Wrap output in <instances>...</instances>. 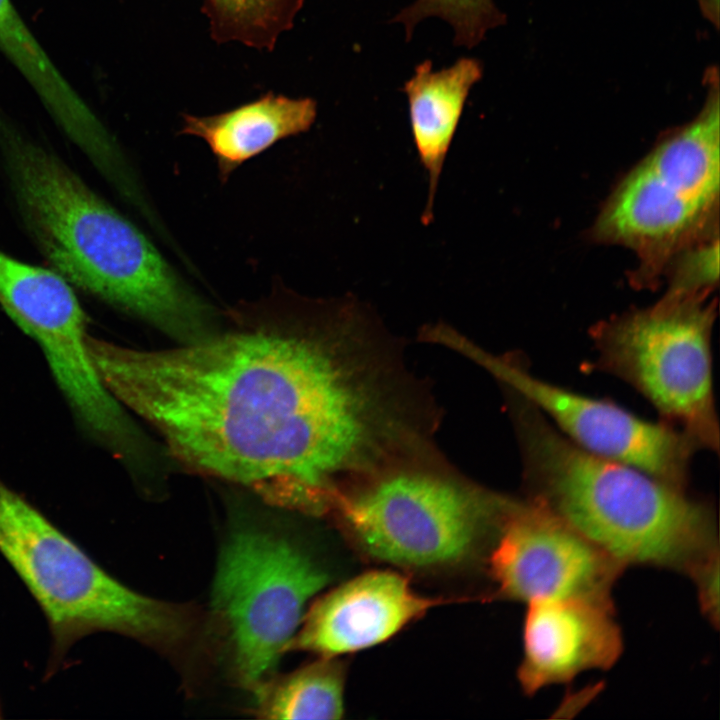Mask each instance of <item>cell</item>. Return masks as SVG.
Segmentation results:
<instances>
[{"instance_id": "7402d4cb", "label": "cell", "mask_w": 720, "mask_h": 720, "mask_svg": "<svg viewBox=\"0 0 720 720\" xmlns=\"http://www.w3.org/2000/svg\"><path fill=\"white\" fill-rule=\"evenodd\" d=\"M706 2L714 8L713 4H715V7L718 8V0H706ZM715 9V8H714Z\"/></svg>"}, {"instance_id": "d6986e66", "label": "cell", "mask_w": 720, "mask_h": 720, "mask_svg": "<svg viewBox=\"0 0 720 720\" xmlns=\"http://www.w3.org/2000/svg\"><path fill=\"white\" fill-rule=\"evenodd\" d=\"M427 17H439L454 30V43L470 49L476 46L485 33L504 20L492 0H416L404 8L393 22L404 25L407 38L414 27Z\"/></svg>"}, {"instance_id": "277c9868", "label": "cell", "mask_w": 720, "mask_h": 720, "mask_svg": "<svg viewBox=\"0 0 720 720\" xmlns=\"http://www.w3.org/2000/svg\"><path fill=\"white\" fill-rule=\"evenodd\" d=\"M0 553L44 611L55 661L92 632H116L166 650L181 646L191 634L186 608L117 581L1 481Z\"/></svg>"}, {"instance_id": "7a4b0ae2", "label": "cell", "mask_w": 720, "mask_h": 720, "mask_svg": "<svg viewBox=\"0 0 720 720\" xmlns=\"http://www.w3.org/2000/svg\"><path fill=\"white\" fill-rule=\"evenodd\" d=\"M0 152L25 228L52 270L189 342L208 334L210 306L142 231L1 110Z\"/></svg>"}, {"instance_id": "44dd1931", "label": "cell", "mask_w": 720, "mask_h": 720, "mask_svg": "<svg viewBox=\"0 0 720 720\" xmlns=\"http://www.w3.org/2000/svg\"><path fill=\"white\" fill-rule=\"evenodd\" d=\"M697 587L701 609L709 621L719 623V553L710 557L690 576Z\"/></svg>"}, {"instance_id": "ac0fdd59", "label": "cell", "mask_w": 720, "mask_h": 720, "mask_svg": "<svg viewBox=\"0 0 720 720\" xmlns=\"http://www.w3.org/2000/svg\"><path fill=\"white\" fill-rule=\"evenodd\" d=\"M305 0H204L210 32L217 42H239L271 51L294 24Z\"/></svg>"}, {"instance_id": "e0dca14e", "label": "cell", "mask_w": 720, "mask_h": 720, "mask_svg": "<svg viewBox=\"0 0 720 720\" xmlns=\"http://www.w3.org/2000/svg\"><path fill=\"white\" fill-rule=\"evenodd\" d=\"M344 684V665L336 657H322L257 687L256 712L266 719H339Z\"/></svg>"}, {"instance_id": "9a60e30c", "label": "cell", "mask_w": 720, "mask_h": 720, "mask_svg": "<svg viewBox=\"0 0 720 720\" xmlns=\"http://www.w3.org/2000/svg\"><path fill=\"white\" fill-rule=\"evenodd\" d=\"M316 116L317 104L312 98L270 92L220 114H184L180 133L207 144L224 182L239 166L278 141L308 131Z\"/></svg>"}, {"instance_id": "ffe728a7", "label": "cell", "mask_w": 720, "mask_h": 720, "mask_svg": "<svg viewBox=\"0 0 720 720\" xmlns=\"http://www.w3.org/2000/svg\"><path fill=\"white\" fill-rule=\"evenodd\" d=\"M679 253L667 293L707 295L718 280V236L693 243Z\"/></svg>"}, {"instance_id": "7c38bea8", "label": "cell", "mask_w": 720, "mask_h": 720, "mask_svg": "<svg viewBox=\"0 0 720 720\" xmlns=\"http://www.w3.org/2000/svg\"><path fill=\"white\" fill-rule=\"evenodd\" d=\"M623 638L612 602L562 598L527 603L518 680L533 695L591 669H609Z\"/></svg>"}, {"instance_id": "5bb4252c", "label": "cell", "mask_w": 720, "mask_h": 720, "mask_svg": "<svg viewBox=\"0 0 720 720\" xmlns=\"http://www.w3.org/2000/svg\"><path fill=\"white\" fill-rule=\"evenodd\" d=\"M483 66L478 59L459 58L450 67L434 71L430 60L415 67L405 82L413 142L428 175V196L422 223L433 218V207L444 162L473 85L480 81Z\"/></svg>"}, {"instance_id": "2e32d148", "label": "cell", "mask_w": 720, "mask_h": 720, "mask_svg": "<svg viewBox=\"0 0 720 720\" xmlns=\"http://www.w3.org/2000/svg\"><path fill=\"white\" fill-rule=\"evenodd\" d=\"M0 52L76 146H86L97 139L103 123L56 67L12 0H0Z\"/></svg>"}, {"instance_id": "3957f363", "label": "cell", "mask_w": 720, "mask_h": 720, "mask_svg": "<svg viewBox=\"0 0 720 720\" xmlns=\"http://www.w3.org/2000/svg\"><path fill=\"white\" fill-rule=\"evenodd\" d=\"M516 426L528 499L575 528L622 567L689 576L719 552L711 505L685 488L588 452L518 398Z\"/></svg>"}, {"instance_id": "52a82bcc", "label": "cell", "mask_w": 720, "mask_h": 720, "mask_svg": "<svg viewBox=\"0 0 720 720\" xmlns=\"http://www.w3.org/2000/svg\"><path fill=\"white\" fill-rule=\"evenodd\" d=\"M705 298L666 293L648 308L599 323L592 338L601 369L631 385L701 449L718 451L711 349L715 309Z\"/></svg>"}, {"instance_id": "4fadbf2b", "label": "cell", "mask_w": 720, "mask_h": 720, "mask_svg": "<svg viewBox=\"0 0 720 720\" xmlns=\"http://www.w3.org/2000/svg\"><path fill=\"white\" fill-rule=\"evenodd\" d=\"M0 306L37 342L51 369H71L86 358V314L73 287L51 268L0 249Z\"/></svg>"}, {"instance_id": "5b68a950", "label": "cell", "mask_w": 720, "mask_h": 720, "mask_svg": "<svg viewBox=\"0 0 720 720\" xmlns=\"http://www.w3.org/2000/svg\"><path fill=\"white\" fill-rule=\"evenodd\" d=\"M515 502L412 459L345 491L334 504L371 557L439 569L490 550Z\"/></svg>"}, {"instance_id": "ba28073f", "label": "cell", "mask_w": 720, "mask_h": 720, "mask_svg": "<svg viewBox=\"0 0 720 720\" xmlns=\"http://www.w3.org/2000/svg\"><path fill=\"white\" fill-rule=\"evenodd\" d=\"M327 581V574L287 538L254 528L228 538L212 602L240 683L255 690L269 679L291 648L305 606Z\"/></svg>"}, {"instance_id": "8fae6325", "label": "cell", "mask_w": 720, "mask_h": 720, "mask_svg": "<svg viewBox=\"0 0 720 720\" xmlns=\"http://www.w3.org/2000/svg\"><path fill=\"white\" fill-rule=\"evenodd\" d=\"M442 599L422 596L397 572L361 574L331 590L305 614L291 648L337 657L382 643Z\"/></svg>"}, {"instance_id": "6da1fadb", "label": "cell", "mask_w": 720, "mask_h": 720, "mask_svg": "<svg viewBox=\"0 0 720 720\" xmlns=\"http://www.w3.org/2000/svg\"><path fill=\"white\" fill-rule=\"evenodd\" d=\"M146 351L90 336L111 395L198 472L320 510L387 467L412 427L408 379L349 301Z\"/></svg>"}, {"instance_id": "9c48e42d", "label": "cell", "mask_w": 720, "mask_h": 720, "mask_svg": "<svg viewBox=\"0 0 720 720\" xmlns=\"http://www.w3.org/2000/svg\"><path fill=\"white\" fill-rule=\"evenodd\" d=\"M498 598L612 602L624 567L545 507L516 501L488 552Z\"/></svg>"}, {"instance_id": "8992f818", "label": "cell", "mask_w": 720, "mask_h": 720, "mask_svg": "<svg viewBox=\"0 0 720 720\" xmlns=\"http://www.w3.org/2000/svg\"><path fill=\"white\" fill-rule=\"evenodd\" d=\"M719 96L667 137L618 184L594 228L600 240L637 252L645 277L712 234L720 185Z\"/></svg>"}, {"instance_id": "30bf717a", "label": "cell", "mask_w": 720, "mask_h": 720, "mask_svg": "<svg viewBox=\"0 0 720 720\" xmlns=\"http://www.w3.org/2000/svg\"><path fill=\"white\" fill-rule=\"evenodd\" d=\"M485 360L517 396L580 448L685 488L691 459L701 448L682 429L664 421L645 420L611 401L552 384L512 361Z\"/></svg>"}]
</instances>
